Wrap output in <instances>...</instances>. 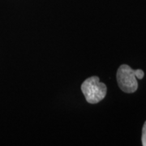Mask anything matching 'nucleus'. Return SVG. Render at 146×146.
Returning <instances> with one entry per match:
<instances>
[{"label": "nucleus", "mask_w": 146, "mask_h": 146, "mask_svg": "<svg viewBox=\"0 0 146 146\" xmlns=\"http://www.w3.org/2000/svg\"><path fill=\"white\" fill-rule=\"evenodd\" d=\"M135 72H136V79H141L144 77V75H145V73L144 72L141 70V69H137V70H135Z\"/></svg>", "instance_id": "4"}, {"label": "nucleus", "mask_w": 146, "mask_h": 146, "mask_svg": "<svg viewBox=\"0 0 146 146\" xmlns=\"http://www.w3.org/2000/svg\"><path fill=\"white\" fill-rule=\"evenodd\" d=\"M119 87L122 91L127 94L136 92L138 88L135 70L128 65H121L116 74Z\"/></svg>", "instance_id": "2"}, {"label": "nucleus", "mask_w": 146, "mask_h": 146, "mask_svg": "<svg viewBox=\"0 0 146 146\" xmlns=\"http://www.w3.org/2000/svg\"><path fill=\"white\" fill-rule=\"evenodd\" d=\"M141 141H142V145L146 146V121L144 123L143 129H142V137H141Z\"/></svg>", "instance_id": "3"}, {"label": "nucleus", "mask_w": 146, "mask_h": 146, "mask_svg": "<svg viewBox=\"0 0 146 146\" xmlns=\"http://www.w3.org/2000/svg\"><path fill=\"white\" fill-rule=\"evenodd\" d=\"M81 91L86 101L90 104H96L104 99L107 88L104 83H101L98 76L86 79L81 84Z\"/></svg>", "instance_id": "1"}]
</instances>
